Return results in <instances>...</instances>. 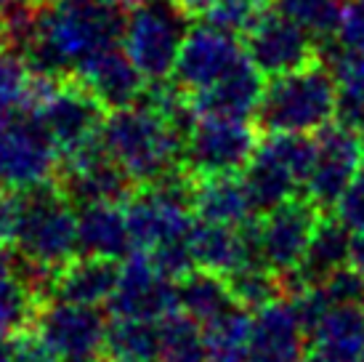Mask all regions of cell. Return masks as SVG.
I'll list each match as a JSON object with an SVG mask.
<instances>
[{
    "label": "cell",
    "mask_w": 364,
    "mask_h": 362,
    "mask_svg": "<svg viewBox=\"0 0 364 362\" xmlns=\"http://www.w3.org/2000/svg\"><path fill=\"white\" fill-rule=\"evenodd\" d=\"M125 19L122 9L104 0H46L38 38L21 61L35 78H77L85 64L122 43Z\"/></svg>",
    "instance_id": "cell-1"
},
{
    "label": "cell",
    "mask_w": 364,
    "mask_h": 362,
    "mask_svg": "<svg viewBox=\"0 0 364 362\" xmlns=\"http://www.w3.org/2000/svg\"><path fill=\"white\" fill-rule=\"evenodd\" d=\"M102 144L109 157L133 179L146 187L183 168V136L146 104H133L107 115Z\"/></svg>",
    "instance_id": "cell-2"
},
{
    "label": "cell",
    "mask_w": 364,
    "mask_h": 362,
    "mask_svg": "<svg viewBox=\"0 0 364 362\" xmlns=\"http://www.w3.org/2000/svg\"><path fill=\"white\" fill-rule=\"evenodd\" d=\"M11 242L19 262L51 274L80 256L77 213L59 181L16 192V224Z\"/></svg>",
    "instance_id": "cell-3"
},
{
    "label": "cell",
    "mask_w": 364,
    "mask_h": 362,
    "mask_svg": "<svg viewBox=\"0 0 364 362\" xmlns=\"http://www.w3.org/2000/svg\"><path fill=\"white\" fill-rule=\"evenodd\" d=\"M338 81L316 59L304 70L287 72L266 83L255 112V125L266 133H319L335 120Z\"/></svg>",
    "instance_id": "cell-4"
},
{
    "label": "cell",
    "mask_w": 364,
    "mask_h": 362,
    "mask_svg": "<svg viewBox=\"0 0 364 362\" xmlns=\"http://www.w3.org/2000/svg\"><path fill=\"white\" fill-rule=\"evenodd\" d=\"M316 155V139L304 133H266L242 171L245 192L255 216L298 197Z\"/></svg>",
    "instance_id": "cell-5"
},
{
    "label": "cell",
    "mask_w": 364,
    "mask_h": 362,
    "mask_svg": "<svg viewBox=\"0 0 364 362\" xmlns=\"http://www.w3.org/2000/svg\"><path fill=\"white\" fill-rule=\"evenodd\" d=\"M322 211L306 195L240 227L245 242V267H269L277 274L295 272L304 264L311 234Z\"/></svg>",
    "instance_id": "cell-6"
},
{
    "label": "cell",
    "mask_w": 364,
    "mask_h": 362,
    "mask_svg": "<svg viewBox=\"0 0 364 362\" xmlns=\"http://www.w3.org/2000/svg\"><path fill=\"white\" fill-rule=\"evenodd\" d=\"M43 128L48 131L61 157L80 150L91 141L102 139V128L109 112L77 78L51 81L32 75L30 104H27Z\"/></svg>",
    "instance_id": "cell-7"
},
{
    "label": "cell",
    "mask_w": 364,
    "mask_h": 362,
    "mask_svg": "<svg viewBox=\"0 0 364 362\" xmlns=\"http://www.w3.org/2000/svg\"><path fill=\"white\" fill-rule=\"evenodd\" d=\"M189 14L176 0H144L128 11L122 48L146 83L171 81L181 46L192 30Z\"/></svg>",
    "instance_id": "cell-8"
},
{
    "label": "cell",
    "mask_w": 364,
    "mask_h": 362,
    "mask_svg": "<svg viewBox=\"0 0 364 362\" xmlns=\"http://www.w3.org/2000/svg\"><path fill=\"white\" fill-rule=\"evenodd\" d=\"M61 165V152L38 120L24 107L0 120V187L11 192L32 190L53 181Z\"/></svg>",
    "instance_id": "cell-9"
},
{
    "label": "cell",
    "mask_w": 364,
    "mask_h": 362,
    "mask_svg": "<svg viewBox=\"0 0 364 362\" xmlns=\"http://www.w3.org/2000/svg\"><path fill=\"white\" fill-rule=\"evenodd\" d=\"M250 120H229V118H197L192 131L183 139V168L194 179L200 176H223V173L245 171V165L258 150Z\"/></svg>",
    "instance_id": "cell-10"
},
{
    "label": "cell",
    "mask_w": 364,
    "mask_h": 362,
    "mask_svg": "<svg viewBox=\"0 0 364 362\" xmlns=\"http://www.w3.org/2000/svg\"><path fill=\"white\" fill-rule=\"evenodd\" d=\"M59 187L75 208H82V205H96V202L125 205L136 184L112 160L102 139H96L61 157Z\"/></svg>",
    "instance_id": "cell-11"
},
{
    "label": "cell",
    "mask_w": 364,
    "mask_h": 362,
    "mask_svg": "<svg viewBox=\"0 0 364 362\" xmlns=\"http://www.w3.org/2000/svg\"><path fill=\"white\" fill-rule=\"evenodd\" d=\"M362 165L364 157L359 131L333 120L316 133V155L304 184L306 197L322 213L333 211L351 179L362 171Z\"/></svg>",
    "instance_id": "cell-12"
},
{
    "label": "cell",
    "mask_w": 364,
    "mask_h": 362,
    "mask_svg": "<svg viewBox=\"0 0 364 362\" xmlns=\"http://www.w3.org/2000/svg\"><path fill=\"white\" fill-rule=\"evenodd\" d=\"M107 306L112 317L160 322L178 309V280L157 269L144 251H136L120 264V280Z\"/></svg>",
    "instance_id": "cell-13"
},
{
    "label": "cell",
    "mask_w": 364,
    "mask_h": 362,
    "mask_svg": "<svg viewBox=\"0 0 364 362\" xmlns=\"http://www.w3.org/2000/svg\"><path fill=\"white\" fill-rule=\"evenodd\" d=\"M245 56H247L245 46L237 41V35L203 21V24H194L189 35H186L171 81L183 93L194 96V93L213 88Z\"/></svg>",
    "instance_id": "cell-14"
},
{
    "label": "cell",
    "mask_w": 364,
    "mask_h": 362,
    "mask_svg": "<svg viewBox=\"0 0 364 362\" xmlns=\"http://www.w3.org/2000/svg\"><path fill=\"white\" fill-rule=\"evenodd\" d=\"M245 51L263 78L304 70L319 59V43L279 11H263L261 19L245 32Z\"/></svg>",
    "instance_id": "cell-15"
},
{
    "label": "cell",
    "mask_w": 364,
    "mask_h": 362,
    "mask_svg": "<svg viewBox=\"0 0 364 362\" xmlns=\"http://www.w3.org/2000/svg\"><path fill=\"white\" fill-rule=\"evenodd\" d=\"M59 362L104 352L109 322L99 306L67 301H46L30 325Z\"/></svg>",
    "instance_id": "cell-16"
},
{
    "label": "cell",
    "mask_w": 364,
    "mask_h": 362,
    "mask_svg": "<svg viewBox=\"0 0 364 362\" xmlns=\"http://www.w3.org/2000/svg\"><path fill=\"white\" fill-rule=\"evenodd\" d=\"M309 333L290 299L253 312L245 362H304Z\"/></svg>",
    "instance_id": "cell-17"
},
{
    "label": "cell",
    "mask_w": 364,
    "mask_h": 362,
    "mask_svg": "<svg viewBox=\"0 0 364 362\" xmlns=\"http://www.w3.org/2000/svg\"><path fill=\"white\" fill-rule=\"evenodd\" d=\"M263 88H266L263 72L250 61V56H245L226 78H221L213 88L189 96V101H192V110L197 118L250 120L258 112Z\"/></svg>",
    "instance_id": "cell-18"
},
{
    "label": "cell",
    "mask_w": 364,
    "mask_h": 362,
    "mask_svg": "<svg viewBox=\"0 0 364 362\" xmlns=\"http://www.w3.org/2000/svg\"><path fill=\"white\" fill-rule=\"evenodd\" d=\"M77 253L109 262H125L136 253L125 205L96 202L77 208Z\"/></svg>",
    "instance_id": "cell-19"
},
{
    "label": "cell",
    "mask_w": 364,
    "mask_h": 362,
    "mask_svg": "<svg viewBox=\"0 0 364 362\" xmlns=\"http://www.w3.org/2000/svg\"><path fill=\"white\" fill-rule=\"evenodd\" d=\"M77 81L102 101L107 112L133 107L146 90V78L125 53V48H112L96 56L77 72Z\"/></svg>",
    "instance_id": "cell-20"
},
{
    "label": "cell",
    "mask_w": 364,
    "mask_h": 362,
    "mask_svg": "<svg viewBox=\"0 0 364 362\" xmlns=\"http://www.w3.org/2000/svg\"><path fill=\"white\" fill-rule=\"evenodd\" d=\"M364 354V306H330L309 333L304 362H359Z\"/></svg>",
    "instance_id": "cell-21"
},
{
    "label": "cell",
    "mask_w": 364,
    "mask_h": 362,
    "mask_svg": "<svg viewBox=\"0 0 364 362\" xmlns=\"http://www.w3.org/2000/svg\"><path fill=\"white\" fill-rule=\"evenodd\" d=\"M117 280H120V262L77 256L75 262L53 274L48 301L99 306L112 299Z\"/></svg>",
    "instance_id": "cell-22"
},
{
    "label": "cell",
    "mask_w": 364,
    "mask_h": 362,
    "mask_svg": "<svg viewBox=\"0 0 364 362\" xmlns=\"http://www.w3.org/2000/svg\"><path fill=\"white\" fill-rule=\"evenodd\" d=\"M194 213L200 216V222L226 227H242L255 216L242 176L234 173L194 179Z\"/></svg>",
    "instance_id": "cell-23"
},
{
    "label": "cell",
    "mask_w": 364,
    "mask_h": 362,
    "mask_svg": "<svg viewBox=\"0 0 364 362\" xmlns=\"http://www.w3.org/2000/svg\"><path fill=\"white\" fill-rule=\"evenodd\" d=\"M319 61L333 70L338 81V112L335 120L362 131L364 128V53L346 51L341 43H319Z\"/></svg>",
    "instance_id": "cell-24"
},
{
    "label": "cell",
    "mask_w": 364,
    "mask_h": 362,
    "mask_svg": "<svg viewBox=\"0 0 364 362\" xmlns=\"http://www.w3.org/2000/svg\"><path fill=\"white\" fill-rule=\"evenodd\" d=\"M351 237H354V232L346 229L335 216L319 219L311 234V242H309V251L304 256V264L298 267V274L304 277L306 285H319L333 272L348 267Z\"/></svg>",
    "instance_id": "cell-25"
},
{
    "label": "cell",
    "mask_w": 364,
    "mask_h": 362,
    "mask_svg": "<svg viewBox=\"0 0 364 362\" xmlns=\"http://www.w3.org/2000/svg\"><path fill=\"white\" fill-rule=\"evenodd\" d=\"M234 306L237 301H234L232 285L226 280V274L192 269L178 280V309L200 325H208Z\"/></svg>",
    "instance_id": "cell-26"
},
{
    "label": "cell",
    "mask_w": 364,
    "mask_h": 362,
    "mask_svg": "<svg viewBox=\"0 0 364 362\" xmlns=\"http://www.w3.org/2000/svg\"><path fill=\"white\" fill-rule=\"evenodd\" d=\"M189 245H192V256L197 269L232 274L240 267H245V242L240 227L194 222Z\"/></svg>",
    "instance_id": "cell-27"
},
{
    "label": "cell",
    "mask_w": 364,
    "mask_h": 362,
    "mask_svg": "<svg viewBox=\"0 0 364 362\" xmlns=\"http://www.w3.org/2000/svg\"><path fill=\"white\" fill-rule=\"evenodd\" d=\"M102 354L112 362H160V322L112 317Z\"/></svg>",
    "instance_id": "cell-28"
},
{
    "label": "cell",
    "mask_w": 364,
    "mask_h": 362,
    "mask_svg": "<svg viewBox=\"0 0 364 362\" xmlns=\"http://www.w3.org/2000/svg\"><path fill=\"white\" fill-rule=\"evenodd\" d=\"M160 362H208L205 328L181 309L160 320Z\"/></svg>",
    "instance_id": "cell-29"
},
{
    "label": "cell",
    "mask_w": 364,
    "mask_h": 362,
    "mask_svg": "<svg viewBox=\"0 0 364 362\" xmlns=\"http://www.w3.org/2000/svg\"><path fill=\"white\" fill-rule=\"evenodd\" d=\"M250 320H253V312L237 304L226 314L203 325L205 341H208V362H245Z\"/></svg>",
    "instance_id": "cell-30"
},
{
    "label": "cell",
    "mask_w": 364,
    "mask_h": 362,
    "mask_svg": "<svg viewBox=\"0 0 364 362\" xmlns=\"http://www.w3.org/2000/svg\"><path fill=\"white\" fill-rule=\"evenodd\" d=\"M272 3L274 11L304 27L316 43L333 41L343 19L341 0H272Z\"/></svg>",
    "instance_id": "cell-31"
},
{
    "label": "cell",
    "mask_w": 364,
    "mask_h": 362,
    "mask_svg": "<svg viewBox=\"0 0 364 362\" xmlns=\"http://www.w3.org/2000/svg\"><path fill=\"white\" fill-rule=\"evenodd\" d=\"M226 280L232 285L234 301L247 312H258L263 306L284 299L282 280L269 267H240L237 272L226 274Z\"/></svg>",
    "instance_id": "cell-32"
},
{
    "label": "cell",
    "mask_w": 364,
    "mask_h": 362,
    "mask_svg": "<svg viewBox=\"0 0 364 362\" xmlns=\"http://www.w3.org/2000/svg\"><path fill=\"white\" fill-rule=\"evenodd\" d=\"M41 306L43 301L16 272L9 277H0V333L3 336L27 331Z\"/></svg>",
    "instance_id": "cell-33"
},
{
    "label": "cell",
    "mask_w": 364,
    "mask_h": 362,
    "mask_svg": "<svg viewBox=\"0 0 364 362\" xmlns=\"http://www.w3.org/2000/svg\"><path fill=\"white\" fill-rule=\"evenodd\" d=\"M32 72L14 53H0V120L30 104Z\"/></svg>",
    "instance_id": "cell-34"
},
{
    "label": "cell",
    "mask_w": 364,
    "mask_h": 362,
    "mask_svg": "<svg viewBox=\"0 0 364 362\" xmlns=\"http://www.w3.org/2000/svg\"><path fill=\"white\" fill-rule=\"evenodd\" d=\"M269 3L272 0H215L210 11L203 16V21L218 27V30L232 32V35H240V32L245 35L261 19V14Z\"/></svg>",
    "instance_id": "cell-35"
},
{
    "label": "cell",
    "mask_w": 364,
    "mask_h": 362,
    "mask_svg": "<svg viewBox=\"0 0 364 362\" xmlns=\"http://www.w3.org/2000/svg\"><path fill=\"white\" fill-rule=\"evenodd\" d=\"M322 285L333 306H364V274L356 272L351 264L333 272Z\"/></svg>",
    "instance_id": "cell-36"
},
{
    "label": "cell",
    "mask_w": 364,
    "mask_h": 362,
    "mask_svg": "<svg viewBox=\"0 0 364 362\" xmlns=\"http://www.w3.org/2000/svg\"><path fill=\"white\" fill-rule=\"evenodd\" d=\"M333 216L346 229L364 232V168L351 179V184L341 195V200L335 202Z\"/></svg>",
    "instance_id": "cell-37"
},
{
    "label": "cell",
    "mask_w": 364,
    "mask_h": 362,
    "mask_svg": "<svg viewBox=\"0 0 364 362\" xmlns=\"http://www.w3.org/2000/svg\"><path fill=\"white\" fill-rule=\"evenodd\" d=\"M335 41L346 51L364 53V0H348V6H343V19Z\"/></svg>",
    "instance_id": "cell-38"
},
{
    "label": "cell",
    "mask_w": 364,
    "mask_h": 362,
    "mask_svg": "<svg viewBox=\"0 0 364 362\" xmlns=\"http://www.w3.org/2000/svg\"><path fill=\"white\" fill-rule=\"evenodd\" d=\"M16 224V192L0 187V240H11Z\"/></svg>",
    "instance_id": "cell-39"
},
{
    "label": "cell",
    "mask_w": 364,
    "mask_h": 362,
    "mask_svg": "<svg viewBox=\"0 0 364 362\" xmlns=\"http://www.w3.org/2000/svg\"><path fill=\"white\" fill-rule=\"evenodd\" d=\"M348 264H351L356 272L364 274V232H354V237H351V256H348Z\"/></svg>",
    "instance_id": "cell-40"
},
{
    "label": "cell",
    "mask_w": 364,
    "mask_h": 362,
    "mask_svg": "<svg viewBox=\"0 0 364 362\" xmlns=\"http://www.w3.org/2000/svg\"><path fill=\"white\" fill-rule=\"evenodd\" d=\"M0 362H21L19 346H16V333L14 336L0 333Z\"/></svg>",
    "instance_id": "cell-41"
},
{
    "label": "cell",
    "mask_w": 364,
    "mask_h": 362,
    "mask_svg": "<svg viewBox=\"0 0 364 362\" xmlns=\"http://www.w3.org/2000/svg\"><path fill=\"white\" fill-rule=\"evenodd\" d=\"M16 272V256L9 251L6 240H0V277H9Z\"/></svg>",
    "instance_id": "cell-42"
},
{
    "label": "cell",
    "mask_w": 364,
    "mask_h": 362,
    "mask_svg": "<svg viewBox=\"0 0 364 362\" xmlns=\"http://www.w3.org/2000/svg\"><path fill=\"white\" fill-rule=\"evenodd\" d=\"M104 3H109V6H117V9H136V6H139V3H144V0H104Z\"/></svg>",
    "instance_id": "cell-43"
},
{
    "label": "cell",
    "mask_w": 364,
    "mask_h": 362,
    "mask_svg": "<svg viewBox=\"0 0 364 362\" xmlns=\"http://www.w3.org/2000/svg\"><path fill=\"white\" fill-rule=\"evenodd\" d=\"M64 362H112L107 354H88V357H75V360H64Z\"/></svg>",
    "instance_id": "cell-44"
},
{
    "label": "cell",
    "mask_w": 364,
    "mask_h": 362,
    "mask_svg": "<svg viewBox=\"0 0 364 362\" xmlns=\"http://www.w3.org/2000/svg\"><path fill=\"white\" fill-rule=\"evenodd\" d=\"M0 53H6V32H3V19H0Z\"/></svg>",
    "instance_id": "cell-45"
},
{
    "label": "cell",
    "mask_w": 364,
    "mask_h": 362,
    "mask_svg": "<svg viewBox=\"0 0 364 362\" xmlns=\"http://www.w3.org/2000/svg\"><path fill=\"white\" fill-rule=\"evenodd\" d=\"M359 141H362V157H364V128L359 131Z\"/></svg>",
    "instance_id": "cell-46"
},
{
    "label": "cell",
    "mask_w": 364,
    "mask_h": 362,
    "mask_svg": "<svg viewBox=\"0 0 364 362\" xmlns=\"http://www.w3.org/2000/svg\"><path fill=\"white\" fill-rule=\"evenodd\" d=\"M9 3H11V0H0V11L6 9V6H9Z\"/></svg>",
    "instance_id": "cell-47"
},
{
    "label": "cell",
    "mask_w": 364,
    "mask_h": 362,
    "mask_svg": "<svg viewBox=\"0 0 364 362\" xmlns=\"http://www.w3.org/2000/svg\"><path fill=\"white\" fill-rule=\"evenodd\" d=\"M359 362H364V354H362V357H359Z\"/></svg>",
    "instance_id": "cell-48"
},
{
    "label": "cell",
    "mask_w": 364,
    "mask_h": 362,
    "mask_svg": "<svg viewBox=\"0 0 364 362\" xmlns=\"http://www.w3.org/2000/svg\"><path fill=\"white\" fill-rule=\"evenodd\" d=\"M43 3H46V0H43Z\"/></svg>",
    "instance_id": "cell-49"
}]
</instances>
